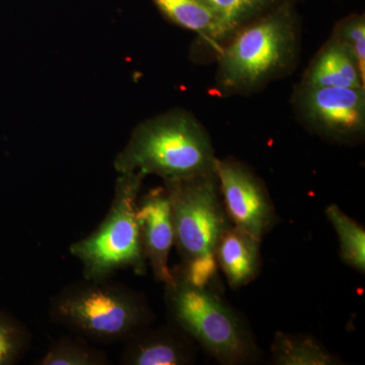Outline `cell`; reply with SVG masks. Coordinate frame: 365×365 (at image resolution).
Instances as JSON below:
<instances>
[{"mask_svg":"<svg viewBox=\"0 0 365 365\" xmlns=\"http://www.w3.org/2000/svg\"><path fill=\"white\" fill-rule=\"evenodd\" d=\"M295 4L287 0L249 21L216 51L220 95H251L294 71L302 45Z\"/></svg>","mask_w":365,"mask_h":365,"instance_id":"1","label":"cell"},{"mask_svg":"<svg viewBox=\"0 0 365 365\" xmlns=\"http://www.w3.org/2000/svg\"><path fill=\"white\" fill-rule=\"evenodd\" d=\"M215 146L191 112L173 109L137 125L115 158L118 174L155 175L163 182L215 172Z\"/></svg>","mask_w":365,"mask_h":365,"instance_id":"2","label":"cell"},{"mask_svg":"<svg viewBox=\"0 0 365 365\" xmlns=\"http://www.w3.org/2000/svg\"><path fill=\"white\" fill-rule=\"evenodd\" d=\"M215 288L194 284L178 269L165 284L170 324L225 365L258 364L262 351L242 314Z\"/></svg>","mask_w":365,"mask_h":365,"instance_id":"3","label":"cell"},{"mask_svg":"<svg viewBox=\"0 0 365 365\" xmlns=\"http://www.w3.org/2000/svg\"><path fill=\"white\" fill-rule=\"evenodd\" d=\"M163 184L170 199L174 246L181 259L178 269L194 284L220 292L215 250L232 222L215 172Z\"/></svg>","mask_w":365,"mask_h":365,"instance_id":"4","label":"cell"},{"mask_svg":"<svg viewBox=\"0 0 365 365\" xmlns=\"http://www.w3.org/2000/svg\"><path fill=\"white\" fill-rule=\"evenodd\" d=\"M49 314L79 337L106 345L124 342L155 321L143 294L111 278H85L64 288L51 299Z\"/></svg>","mask_w":365,"mask_h":365,"instance_id":"5","label":"cell"},{"mask_svg":"<svg viewBox=\"0 0 365 365\" xmlns=\"http://www.w3.org/2000/svg\"><path fill=\"white\" fill-rule=\"evenodd\" d=\"M144 178L139 172L119 174L104 220L90 235L71 245L69 251L83 265L86 279L112 278L127 269L140 276L148 271L136 218Z\"/></svg>","mask_w":365,"mask_h":365,"instance_id":"6","label":"cell"},{"mask_svg":"<svg viewBox=\"0 0 365 365\" xmlns=\"http://www.w3.org/2000/svg\"><path fill=\"white\" fill-rule=\"evenodd\" d=\"M290 103L297 120L314 135L343 145H355L364 140L365 88L299 83Z\"/></svg>","mask_w":365,"mask_h":365,"instance_id":"7","label":"cell"},{"mask_svg":"<svg viewBox=\"0 0 365 365\" xmlns=\"http://www.w3.org/2000/svg\"><path fill=\"white\" fill-rule=\"evenodd\" d=\"M215 172L232 225L262 242L279 222L265 182L248 165L232 158H217Z\"/></svg>","mask_w":365,"mask_h":365,"instance_id":"8","label":"cell"},{"mask_svg":"<svg viewBox=\"0 0 365 365\" xmlns=\"http://www.w3.org/2000/svg\"><path fill=\"white\" fill-rule=\"evenodd\" d=\"M136 218L148 266L155 281L167 284L172 280L169 257L174 246V227L169 195L165 186L139 195Z\"/></svg>","mask_w":365,"mask_h":365,"instance_id":"9","label":"cell"},{"mask_svg":"<svg viewBox=\"0 0 365 365\" xmlns=\"http://www.w3.org/2000/svg\"><path fill=\"white\" fill-rule=\"evenodd\" d=\"M123 365H190L196 361L197 344L170 324L141 329L124 341Z\"/></svg>","mask_w":365,"mask_h":365,"instance_id":"10","label":"cell"},{"mask_svg":"<svg viewBox=\"0 0 365 365\" xmlns=\"http://www.w3.org/2000/svg\"><path fill=\"white\" fill-rule=\"evenodd\" d=\"M215 259L228 285L240 289L260 273L261 241L232 225L217 242Z\"/></svg>","mask_w":365,"mask_h":365,"instance_id":"11","label":"cell"},{"mask_svg":"<svg viewBox=\"0 0 365 365\" xmlns=\"http://www.w3.org/2000/svg\"><path fill=\"white\" fill-rule=\"evenodd\" d=\"M167 20L192 31L215 51L234 34L208 0H153Z\"/></svg>","mask_w":365,"mask_h":365,"instance_id":"12","label":"cell"},{"mask_svg":"<svg viewBox=\"0 0 365 365\" xmlns=\"http://www.w3.org/2000/svg\"><path fill=\"white\" fill-rule=\"evenodd\" d=\"M300 83L317 86L365 88V76L349 50L331 35L312 59Z\"/></svg>","mask_w":365,"mask_h":365,"instance_id":"13","label":"cell"},{"mask_svg":"<svg viewBox=\"0 0 365 365\" xmlns=\"http://www.w3.org/2000/svg\"><path fill=\"white\" fill-rule=\"evenodd\" d=\"M271 361L275 365H339L342 360L329 351L313 336L278 331L271 344Z\"/></svg>","mask_w":365,"mask_h":365,"instance_id":"14","label":"cell"},{"mask_svg":"<svg viewBox=\"0 0 365 365\" xmlns=\"http://www.w3.org/2000/svg\"><path fill=\"white\" fill-rule=\"evenodd\" d=\"M326 216L331 222L338 242L340 257L345 265L357 272L365 273V230L364 225L345 215L335 204L326 208Z\"/></svg>","mask_w":365,"mask_h":365,"instance_id":"15","label":"cell"},{"mask_svg":"<svg viewBox=\"0 0 365 365\" xmlns=\"http://www.w3.org/2000/svg\"><path fill=\"white\" fill-rule=\"evenodd\" d=\"M34 364L37 365H109L111 360L103 350L88 344L81 337H62L52 343Z\"/></svg>","mask_w":365,"mask_h":365,"instance_id":"16","label":"cell"},{"mask_svg":"<svg viewBox=\"0 0 365 365\" xmlns=\"http://www.w3.org/2000/svg\"><path fill=\"white\" fill-rule=\"evenodd\" d=\"M31 345L32 335L28 328L20 319L0 309V365L19 364Z\"/></svg>","mask_w":365,"mask_h":365,"instance_id":"17","label":"cell"},{"mask_svg":"<svg viewBox=\"0 0 365 365\" xmlns=\"http://www.w3.org/2000/svg\"><path fill=\"white\" fill-rule=\"evenodd\" d=\"M215 11L235 32L237 29L287 0H208ZM297 1V0H295Z\"/></svg>","mask_w":365,"mask_h":365,"instance_id":"18","label":"cell"},{"mask_svg":"<svg viewBox=\"0 0 365 365\" xmlns=\"http://www.w3.org/2000/svg\"><path fill=\"white\" fill-rule=\"evenodd\" d=\"M332 36L349 50L365 76V16L351 14L337 21Z\"/></svg>","mask_w":365,"mask_h":365,"instance_id":"19","label":"cell"}]
</instances>
